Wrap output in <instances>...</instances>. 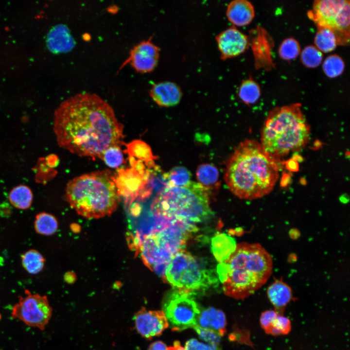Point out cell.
Wrapping results in <instances>:
<instances>
[{
    "label": "cell",
    "mask_w": 350,
    "mask_h": 350,
    "mask_svg": "<svg viewBox=\"0 0 350 350\" xmlns=\"http://www.w3.org/2000/svg\"><path fill=\"white\" fill-rule=\"evenodd\" d=\"M53 129L60 147L82 157L101 158L122 141L123 126L111 105L95 93L83 92L55 110Z\"/></svg>",
    "instance_id": "6da1fadb"
},
{
    "label": "cell",
    "mask_w": 350,
    "mask_h": 350,
    "mask_svg": "<svg viewBox=\"0 0 350 350\" xmlns=\"http://www.w3.org/2000/svg\"><path fill=\"white\" fill-rule=\"evenodd\" d=\"M279 162L269 156L260 143L241 142L229 157L225 180L230 191L241 199L253 200L269 194L278 181Z\"/></svg>",
    "instance_id": "7a4b0ae2"
},
{
    "label": "cell",
    "mask_w": 350,
    "mask_h": 350,
    "mask_svg": "<svg viewBox=\"0 0 350 350\" xmlns=\"http://www.w3.org/2000/svg\"><path fill=\"white\" fill-rule=\"evenodd\" d=\"M273 269L270 254L259 244L242 243L225 261L217 267V275L225 294L243 299L261 288Z\"/></svg>",
    "instance_id": "3957f363"
},
{
    "label": "cell",
    "mask_w": 350,
    "mask_h": 350,
    "mask_svg": "<svg viewBox=\"0 0 350 350\" xmlns=\"http://www.w3.org/2000/svg\"><path fill=\"white\" fill-rule=\"evenodd\" d=\"M299 103L272 109L261 132V145L272 158L279 161L292 152L304 148L309 140L311 128Z\"/></svg>",
    "instance_id": "277c9868"
},
{
    "label": "cell",
    "mask_w": 350,
    "mask_h": 350,
    "mask_svg": "<svg viewBox=\"0 0 350 350\" xmlns=\"http://www.w3.org/2000/svg\"><path fill=\"white\" fill-rule=\"evenodd\" d=\"M65 198L78 214L88 218L109 215L117 209L120 195L114 177L108 171L77 176L67 184Z\"/></svg>",
    "instance_id": "5b68a950"
},
{
    "label": "cell",
    "mask_w": 350,
    "mask_h": 350,
    "mask_svg": "<svg viewBox=\"0 0 350 350\" xmlns=\"http://www.w3.org/2000/svg\"><path fill=\"white\" fill-rule=\"evenodd\" d=\"M209 198L207 190L191 181L184 186L165 187L156 196L151 210L157 219L196 226L212 214Z\"/></svg>",
    "instance_id": "8992f818"
},
{
    "label": "cell",
    "mask_w": 350,
    "mask_h": 350,
    "mask_svg": "<svg viewBox=\"0 0 350 350\" xmlns=\"http://www.w3.org/2000/svg\"><path fill=\"white\" fill-rule=\"evenodd\" d=\"M197 230L196 226L175 223L154 230L145 237L141 246L144 263L164 278L172 257L183 249L191 233Z\"/></svg>",
    "instance_id": "52a82bcc"
},
{
    "label": "cell",
    "mask_w": 350,
    "mask_h": 350,
    "mask_svg": "<svg viewBox=\"0 0 350 350\" xmlns=\"http://www.w3.org/2000/svg\"><path fill=\"white\" fill-rule=\"evenodd\" d=\"M218 280L213 269L183 249L172 257L164 279L174 288L190 296L205 292L218 284Z\"/></svg>",
    "instance_id": "ba28073f"
},
{
    "label": "cell",
    "mask_w": 350,
    "mask_h": 350,
    "mask_svg": "<svg viewBox=\"0 0 350 350\" xmlns=\"http://www.w3.org/2000/svg\"><path fill=\"white\" fill-rule=\"evenodd\" d=\"M308 17L317 27L327 28L335 35L337 45L347 46L350 38V2L349 0H316Z\"/></svg>",
    "instance_id": "9c48e42d"
},
{
    "label": "cell",
    "mask_w": 350,
    "mask_h": 350,
    "mask_svg": "<svg viewBox=\"0 0 350 350\" xmlns=\"http://www.w3.org/2000/svg\"><path fill=\"white\" fill-rule=\"evenodd\" d=\"M200 309L190 295L175 288L167 293L162 301V311L174 331L195 327Z\"/></svg>",
    "instance_id": "30bf717a"
},
{
    "label": "cell",
    "mask_w": 350,
    "mask_h": 350,
    "mask_svg": "<svg viewBox=\"0 0 350 350\" xmlns=\"http://www.w3.org/2000/svg\"><path fill=\"white\" fill-rule=\"evenodd\" d=\"M24 294V296L18 297V301L13 306L12 318L28 326L44 330L52 313L47 296L33 294L28 289H25Z\"/></svg>",
    "instance_id": "8fae6325"
},
{
    "label": "cell",
    "mask_w": 350,
    "mask_h": 350,
    "mask_svg": "<svg viewBox=\"0 0 350 350\" xmlns=\"http://www.w3.org/2000/svg\"><path fill=\"white\" fill-rule=\"evenodd\" d=\"M215 39L222 60L241 54L249 45L247 36L233 25L220 32Z\"/></svg>",
    "instance_id": "7c38bea8"
},
{
    "label": "cell",
    "mask_w": 350,
    "mask_h": 350,
    "mask_svg": "<svg viewBox=\"0 0 350 350\" xmlns=\"http://www.w3.org/2000/svg\"><path fill=\"white\" fill-rule=\"evenodd\" d=\"M134 321L137 332L148 339L161 334L169 326L162 311L147 310L144 307L136 313Z\"/></svg>",
    "instance_id": "4fadbf2b"
},
{
    "label": "cell",
    "mask_w": 350,
    "mask_h": 350,
    "mask_svg": "<svg viewBox=\"0 0 350 350\" xmlns=\"http://www.w3.org/2000/svg\"><path fill=\"white\" fill-rule=\"evenodd\" d=\"M159 51V48L151 41V38L143 40L131 50L128 62L138 72H150L158 65Z\"/></svg>",
    "instance_id": "5bb4252c"
},
{
    "label": "cell",
    "mask_w": 350,
    "mask_h": 350,
    "mask_svg": "<svg viewBox=\"0 0 350 350\" xmlns=\"http://www.w3.org/2000/svg\"><path fill=\"white\" fill-rule=\"evenodd\" d=\"M149 174H142L134 168L120 170L114 181L119 195L132 200L140 196L146 184Z\"/></svg>",
    "instance_id": "9a60e30c"
},
{
    "label": "cell",
    "mask_w": 350,
    "mask_h": 350,
    "mask_svg": "<svg viewBox=\"0 0 350 350\" xmlns=\"http://www.w3.org/2000/svg\"><path fill=\"white\" fill-rule=\"evenodd\" d=\"M149 94L157 104L163 107L177 105L182 96L180 87L175 83L171 81L155 84L149 90Z\"/></svg>",
    "instance_id": "2e32d148"
},
{
    "label": "cell",
    "mask_w": 350,
    "mask_h": 350,
    "mask_svg": "<svg viewBox=\"0 0 350 350\" xmlns=\"http://www.w3.org/2000/svg\"><path fill=\"white\" fill-rule=\"evenodd\" d=\"M226 15L233 26H246L251 22L255 17L254 7L247 0H233L227 6Z\"/></svg>",
    "instance_id": "e0dca14e"
},
{
    "label": "cell",
    "mask_w": 350,
    "mask_h": 350,
    "mask_svg": "<svg viewBox=\"0 0 350 350\" xmlns=\"http://www.w3.org/2000/svg\"><path fill=\"white\" fill-rule=\"evenodd\" d=\"M260 322L261 327L267 334L274 336L287 334L291 330L289 319L275 310L262 312Z\"/></svg>",
    "instance_id": "ac0fdd59"
},
{
    "label": "cell",
    "mask_w": 350,
    "mask_h": 350,
    "mask_svg": "<svg viewBox=\"0 0 350 350\" xmlns=\"http://www.w3.org/2000/svg\"><path fill=\"white\" fill-rule=\"evenodd\" d=\"M226 325L225 315L222 311L212 307L200 309L196 326L222 336L226 332Z\"/></svg>",
    "instance_id": "d6986e66"
},
{
    "label": "cell",
    "mask_w": 350,
    "mask_h": 350,
    "mask_svg": "<svg viewBox=\"0 0 350 350\" xmlns=\"http://www.w3.org/2000/svg\"><path fill=\"white\" fill-rule=\"evenodd\" d=\"M267 294L275 311L283 315L285 307L293 298L291 288L282 280H276L269 285Z\"/></svg>",
    "instance_id": "ffe728a7"
},
{
    "label": "cell",
    "mask_w": 350,
    "mask_h": 350,
    "mask_svg": "<svg viewBox=\"0 0 350 350\" xmlns=\"http://www.w3.org/2000/svg\"><path fill=\"white\" fill-rule=\"evenodd\" d=\"M74 41L68 29L64 25H58L50 32L48 44L50 49L55 52H66L71 50Z\"/></svg>",
    "instance_id": "44dd1931"
},
{
    "label": "cell",
    "mask_w": 350,
    "mask_h": 350,
    "mask_svg": "<svg viewBox=\"0 0 350 350\" xmlns=\"http://www.w3.org/2000/svg\"><path fill=\"white\" fill-rule=\"evenodd\" d=\"M236 246L234 239L224 233L217 234L212 239L211 251L219 263L227 260Z\"/></svg>",
    "instance_id": "7402d4cb"
},
{
    "label": "cell",
    "mask_w": 350,
    "mask_h": 350,
    "mask_svg": "<svg viewBox=\"0 0 350 350\" xmlns=\"http://www.w3.org/2000/svg\"><path fill=\"white\" fill-rule=\"evenodd\" d=\"M8 200L15 208L26 210L32 206L33 193L31 189L25 185H19L14 187L9 192Z\"/></svg>",
    "instance_id": "603a6c76"
},
{
    "label": "cell",
    "mask_w": 350,
    "mask_h": 350,
    "mask_svg": "<svg viewBox=\"0 0 350 350\" xmlns=\"http://www.w3.org/2000/svg\"><path fill=\"white\" fill-rule=\"evenodd\" d=\"M34 227L37 234L50 236L57 231L58 223L56 217L52 214L46 212H41L35 215Z\"/></svg>",
    "instance_id": "cb8c5ba5"
},
{
    "label": "cell",
    "mask_w": 350,
    "mask_h": 350,
    "mask_svg": "<svg viewBox=\"0 0 350 350\" xmlns=\"http://www.w3.org/2000/svg\"><path fill=\"white\" fill-rule=\"evenodd\" d=\"M45 259L41 253L35 249H30L21 256L23 268L30 274H37L44 268Z\"/></svg>",
    "instance_id": "d4e9b609"
},
{
    "label": "cell",
    "mask_w": 350,
    "mask_h": 350,
    "mask_svg": "<svg viewBox=\"0 0 350 350\" xmlns=\"http://www.w3.org/2000/svg\"><path fill=\"white\" fill-rule=\"evenodd\" d=\"M198 183L210 192V189L217 184L219 171L214 165L209 163L200 165L196 172Z\"/></svg>",
    "instance_id": "484cf974"
},
{
    "label": "cell",
    "mask_w": 350,
    "mask_h": 350,
    "mask_svg": "<svg viewBox=\"0 0 350 350\" xmlns=\"http://www.w3.org/2000/svg\"><path fill=\"white\" fill-rule=\"evenodd\" d=\"M241 100L247 105L255 104L259 99L261 91L259 85L251 78L244 80L238 92Z\"/></svg>",
    "instance_id": "4316f807"
},
{
    "label": "cell",
    "mask_w": 350,
    "mask_h": 350,
    "mask_svg": "<svg viewBox=\"0 0 350 350\" xmlns=\"http://www.w3.org/2000/svg\"><path fill=\"white\" fill-rule=\"evenodd\" d=\"M129 156L138 158L139 160L145 161L150 166L154 165V156L151 148L145 142L141 140H135L127 145Z\"/></svg>",
    "instance_id": "83f0119b"
},
{
    "label": "cell",
    "mask_w": 350,
    "mask_h": 350,
    "mask_svg": "<svg viewBox=\"0 0 350 350\" xmlns=\"http://www.w3.org/2000/svg\"><path fill=\"white\" fill-rule=\"evenodd\" d=\"M314 42L315 46L325 53L332 51L337 45L334 34L331 30L322 27H317Z\"/></svg>",
    "instance_id": "f1b7e54d"
},
{
    "label": "cell",
    "mask_w": 350,
    "mask_h": 350,
    "mask_svg": "<svg viewBox=\"0 0 350 350\" xmlns=\"http://www.w3.org/2000/svg\"><path fill=\"white\" fill-rule=\"evenodd\" d=\"M191 173L183 166H176L163 175L166 181V186L181 187L188 184L191 181Z\"/></svg>",
    "instance_id": "f546056e"
},
{
    "label": "cell",
    "mask_w": 350,
    "mask_h": 350,
    "mask_svg": "<svg viewBox=\"0 0 350 350\" xmlns=\"http://www.w3.org/2000/svg\"><path fill=\"white\" fill-rule=\"evenodd\" d=\"M322 69L324 73L329 78H335L343 72L345 64L339 55L333 54L327 57L323 62Z\"/></svg>",
    "instance_id": "4dcf8cb0"
},
{
    "label": "cell",
    "mask_w": 350,
    "mask_h": 350,
    "mask_svg": "<svg viewBox=\"0 0 350 350\" xmlns=\"http://www.w3.org/2000/svg\"><path fill=\"white\" fill-rule=\"evenodd\" d=\"M300 54L302 63L304 66L309 68L317 67L323 60L322 52L315 46H306Z\"/></svg>",
    "instance_id": "1f68e13d"
},
{
    "label": "cell",
    "mask_w": 350,
    "mask_h": 350,
    "mask_svg": "<svg viewBox=\"0 0 350 350\" xmlns=\"http://www.w3.org/2000/svg\"><path fill=\"white\" fill-rule=\"evenodd\" d=\"M300 52V46L298 42L292 37L283 40L279 48L280 57L285 60H291L296 58Z\"/></svg>",
    "instance_id": "d6a6232c"
},
{
    "label": "cell",
    "mask_w": 350,
    "mask_h": 350,
    "mask_svg": "<svg viewBox=\"0 0 350 350\" xmlns=\"http://www.w3.org/2000/svg\"><path fill=\"white\" fill-rule=\"evenodd\" d=\"M109 167L117 168L124 162L122 152L120 145H114L106 149L101 158Z\"/></svg>",
    "instance_id": "836d02e7"
},
{
    "label": "cell",
    "mask_w": 350,
    "mask_h": 350,
    "mask_svg": "<svg viewBox=\"0 0 350 350\" xmlns=\"http://www.w3.org/2000/svg\"><path fill=\"white\" fill-rule=\"evenodd\" d=\"M184 348L185 350H220L218 344H206L194 338L187 341Z\"/></svg>",
    "instance_id": "e575fe53"
},
{
    "label": "cell",
    "mask_w": 350,
    "mask_h": 350,
    "mask_svg": "<svg viewBox=\"0 0 350 350\" xmlns=\"http://www.w3.org/2000/svg\"><path fill=\"white\" fill-rule=\"evenodd\" d=\"M199 337L210 344H218L221 340V336L217 333L196 326L193 328Z\"/></svg>",
    "instance_id": "d590c367"
},
{
    "label": "cell",
    "mask_w": 350,
    "mask_h": 350,
    "mask_svg": "<svg viewBox=\"0 0 350 350\" xmlns=\"http://www.w3.org/2000/svg\"><path fill=\"white\" fill-rule=\"evenodd\" d=\"M166 345L162 341H157L152 343L148 350H167Z\"/></svg>",
    "instance_id": "8d00e7d4"
},
{
    "label": "cell",
    "mask_w": 350,
    "mask_h": 350,
    "mask_svg": "<svg viewBox=\"0 0 350 350\" xmlns=\"http://www.w3.org/2000/svg\"><path fill=\"white\" fill-rule=\"evenodd\" d=\"M167 350H185V348L183 347L179 341H175L174 342V344L172 346L167 347Z\"/></svg>",
    "instance_id": "74e56055"
}]
</instances>
